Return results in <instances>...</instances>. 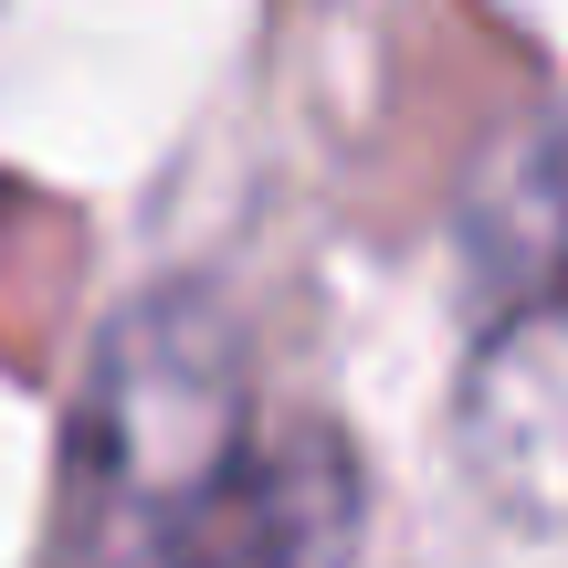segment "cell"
<instances>
[{
	"label": "cell",
	"mask_w": 568,
	"mask_h": 568,
	"mask_svg": "<svg viewBox=\"0 0 568 568\" xmlns=\"http://www.w3.org/2000/svg\"><path fill=\"white\" fill-rule=\"evenodd\" d=\"M358 537V474H347L337 432H264L201 464L138 527L116 568H347Z\"/></svg>",
	"instance_id": "6da1fadb"
}]
</instances>
